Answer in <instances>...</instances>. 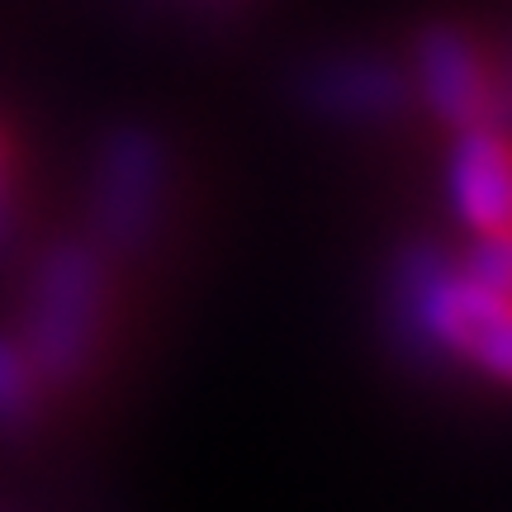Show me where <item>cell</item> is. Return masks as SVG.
Here are the masks:
<instances>
[{"label": "cell", "instance_id": "obj_1", "mask_svg": "<svg viewBox=\"0 0 512 512\" xmlns=\"http://www.w3.org/2000/svg\"><path fill=\"white\" fill-rule=\"evenodd\" d=\"M418 328L446 351H460L484 375L512 384V299L479 290L470 275L422 256L408 280Z\"/></svg>", "mask_w": 512, "mask_h": 512}, {"label": "cell", "instance_id": "obj_8", "mask_svg": "<svg viewBox=\"0 0 512 512\" xmlns=\"http://www.w3.org/2000/svg\"><path fill=\"white\" fill-rule=\"evenodd\" d=\"M0 223H5V147H0Z\"/></svg>", "mask_w": 512, "mask_h": 512}, {"label": "cell", "instance_id": "obj_7", "mask_svg": "<svg viewBox=\"0 0 512 512\" xmlns=\"http://www.w3.org/2000/svg\"><path fill=\"white\" fill-rule=\"evenodd\" d=\"M29 394H34L29 361H24L10 342H0V422L24 418V413H29Z\"/></svg>", "mask_w": 512, "mask_h": 512}, {"label": "cell", "instance_id": "obj_4", "mask_svg": "<svg viewBox=\"0 0 512 512\" xmlns=\"http://www.w3.org/2000/svg\"><path fill=\"white\" fill-rule=\"evenodd\" d=\"M422 91H427V105L446 119V124L460 128H479L484 110H489V72L479 53L456 34H427L422 38Z\"/></svg>", "mask_w": 512, "mask_h": 512}, {"label": "cell", "instance_id": "obj_6", "mask_svg": "<svg viewBox=\"0 0 512 512\" xmlns=\"http://www.w3.org/2000/svg\"><path fill=\"white\" fill-rule=\"evenodd\" d=\"M460 275H470L479 290L512 299V238H479L475 252L465 256Z\"/></svg>", "mask_w": 512, "mask_h": 512}, {"label": "cell", "instance_id": "obj_3", "mask_svg": "<svg viewBox=\"0 0 512 512\" xmlns=\"http://www.w3.org/2000/svg\"><path fill=\"white\" fill-rule=\"evenodd\" d=\"M451 200L479 238H512V143L489 128H465L451 152Z\"/></svg>", "mask_w": 512, "mask_h": 512}, {"label": "cell", "instance_id": "obj_2", "mask_svg": "<svg viewBox=\"0 0 512 512\" xmlns=\"http://www.w3.org/2000/svg\"><path fill=\"white\" fill-rule=\"evenodd\" d=\"M95 323H100V271L86 252L67 247L43 266L34 299V356L43 370L67 375L81 366Z\"/></svg>", "mask_w": 512, "mask_h": 512}, {"label": "cell", "instance_id": "obj_5", "mask_svg": "<svg viewBox=\"0 0 512 512\" xmlns=\"http://www.w3.org/2000/svg\"><path fill=\"white\" fill-rule=\"evenodd\" d=\"M157 195V152L143 138H119L110 157V176H105V219L119 233L143 228L147 209Z\"/></svg>", "mask_w": 512, "mask_h": 512}]
</instances>
